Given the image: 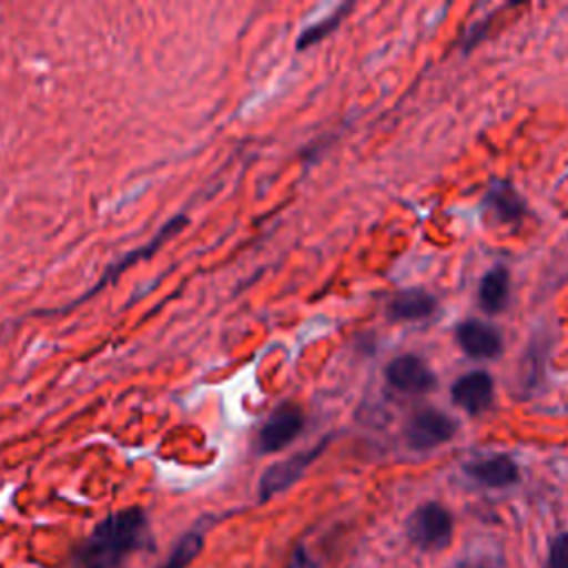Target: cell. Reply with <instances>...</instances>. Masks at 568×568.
<instances>
[{
  "instance_id": "obj_1",
  "label": "cell",
  "mask_w": 568,
  "mask_h": 568,
  "mask_svg": "<svg viewBox=\"0 0 568 568\" xmlns=\"http://www.w3.org/2000/svg\"><path fill=\"white\" fill-rule=\"evenodd\" d=\"M151 544L146 513L129 506L106 515L71 557L73 568H124L126 559Z\"/></svg>"
},
{
  "instance_id": "obj_2",
  "label": "cell",
  "mask_w": 568,
  "mask_h": 568,
  "mask_svg": "<svg viewBox=\"0 0 568 568\" xmlns=\"http://www.w3.org/2000/svg\"><path fill=\"white\" fill-rule=\"evenodd\" d=\"M406 537L422 552L444 550L453 539V515L439 501L419 504L406 519Z\"/></svg>"
},
{
  "instance_id": "obj_3",
  "label": "cell",
  "mask_w": 568,
  "mask_h": 568,
  "mask_svg": "<svg viewBox=\"0 0 568 568\" xmlns=\"http://www.w3.org/2000/svg\"><path fill=\"white\" fill-rule=\"evenodd\" d=\"M457 433V422L437 410V408H422L417 410L408 424H406V444L413 448V450H430V448H437L446 442H450Z\"/></svg>"
},
{
  "instance_id": "obj_4",
  "label": "cell",
  "mask_w": 568,
  "mask_h": 568,
  "mask_svg": "<svg viewBox=\"0 0 568 568\" xmlns=\"http://www.w3.org/2000/svg\"><path fill=\"white\" fill-rule=\"evenodd\" d=\"M304 428V413L295 404H280L260 426L255 446L260 453H277L286 448Z\"/></svg>"
},
{
  "instance_id": "obj_5",
  "label": "cell",
  "mask_w": 568,
  "mask_h": 568,
  "mask_svg": "<svg viewBox=\"0 0 568 568\" xmlns=\"http://www.w3.org/2000/svg\"><path fill=\"white\" fill-rule=\"evenodd\" d=\"M326 446V439H322L315 448L311 450H302V453H295L293 457H286L282 462H275L273 466H268L262 477H260V484H257V497L260 501H268L271 497L284 493L286 488H291L304 473L306 468L317 459V455L324 450Z\"/></svg>"
},
{
  "instance_id": "obj_6",
  "label": "cell",
  "mask_w": 568,
  "mask_h": 568,
  "mask_svg": "<svg viewBox=\"0 0 568 568\" xmlns=\"http://www.w3.org/2000/svg\"><path fill=\"white\" fill-rule=\"evenodd\" d=\"M386 382L399 390L410 395H422L435 388L437 379L424 359L417 355H399L386 366Z\"/></svg>"
},
{
  "instance_id": "obj_7",
  "label": "cell",
  "mask_w": 568,
  "mask_h": 568,
  "mask_svg": "<svg viewBox=\"0 0 568 568\" xmlns=\"http://www.w3.org/2000/svg\"><path fill=\"white\" fill-rule=\"evenodd\" d=\"M455 337L459 348L473 359H493L504 348L501 335L479 320H466L464 324H459Z\"/></svg>"
},
{
  "instance_id": "obj_8",
  "label": "cell",
  "mask_w": 568,
  "mask_h": 568,
  "mask_svg": "<svg viewBox=\"0 0 568 568\" xmlns=\"http://www.w3.org/2000/svg\"><path fill=\"white\" fill-rule=\"evenodd\" d=\"M464 473L481 486L506 488L519 481V468L510 455H488L464 464Z\"/></svg>"
},
{
  "instance_id": "obj_9",
  "label": "cell",
  "mask_w": 568,
  "mask_h": 568,
  "mask_svg": "<svg viewBox=\"0 0 568 568\" xmlns=\"http://www.w3.org/2000/svg\"><path fill=\"white\" fill-rule=\"evenodd\" d=\"M450 397L468 415H479L493 402V377L484 371H470L453 384Z\"/></svg>"
},
{
  "instance_id": "obj_10",
  "label": "cell",
  "mask_w": 568,
  "mask_h": 568,
  "mask_svg": "<svg viewBox=\"0 0 568 568\" xmlns=\"http://www.w3.org/2000/svg\"><path fill=\"white\" fill-rule=\"evenodd\" d=\"M435 306H437V300L430 293H426L422 288H410V291L395 295L388 302L386 315L393 322H415V320H424V317L433 315Z\"/></svg>"
},
{
  "instance_id": "obj_11",
  "label": "cell",
  "mask_w": 568,
  "mask_h": 568,
  "mask_svg": "<svg viewBox=\"0 0 568 568\" xmlns=\"http://www.w3.org/2000/svg\"><path fill=\"white\" fill-rule=\"evenodd\" d=\"M486 206L499 222H519L526 213L524 200L508 182H495L486 193Z\"/></svg>"
},
{
  "instance_id": "obj_12",
  "label": "cell",
  "mask_w": 568,
  "mask_h": 568,
  "mask_svg": "<svg viewBox=\"0 0 568 568\" xmlns=\"http://www.w3.org/2000/svg\"><path fill=\"white\" fill-rule=\"evenodd\" d=\"M508 284H510V280H508V271L504 266L490 268L479 282V291H477L479 306L486 313H499L508 302Z\"/></svg>"
},
{
  "instance_id": "obj_13",
  "label": "cell",
  "mask_w": 568,
  "mask_h": 568,
  "mask_svg": "<svg viewBox=\"0 0 568 568\" xmlns=\"http://www.w3.org/2000/svg\"><path fill=\"white\" fill-rule=\"evenodd\" d=\"M202 546H204V537L197 530H189L175 541L169 557L158 568H186L200 555Z\"/></svg>"
},
{
  "instance_id": "obj_14",
  "label": "cell",
  "mask_w": 568,
  "mask_h": 568,
  "mask_svg": "<svg viewBox=\"0 0 568 568\" xmlns=\"http://www.w3.org/2000/svg\"><path fill=\"white\" fill-rule=\"evenodd\" d=\"M348 9H351V4H344V7H339L335 13H331L328 18H324L322 22L306 27V29L300 33V38H297V49H306L308 44H315L317 40H322L324 36H328V33L342 22V18H344V13H346Z\"/></svg>"
},
{
  "instance_id": "obj_15",
  "label": "cell",
  "mask_w": 568,
  "mask_h": 568,
  "mask_svg": "<svg viewBox=\"0 0 568 568\" xmlns=\"http://www.w3.org/2000/svg\"><path fill=\"white\" fill-rule=\"evenodd\" d=\"M546 568H568V532H559L550 539Z\"/></svg>"
},
{
  "instance_id": "obj_16",
  "label": "cell",
  "mask_w": 568,
  "mask_h": 568,
  "mask_svg": "<svg viewBox=\"0 0 568 568\" xmlns=\"http://www.w3.org/2000/svg\"><path fill=\"white\" fill-rule=\"evenodd\" d=\"M453 568H504V561H501V557H497V555L479 552V555L459 559Z\"/></svg>"
},
{
  "instance_id": "obj_17",
  "label": "cell",
  "mask_w": 568,
  "mask_h": 568,
  "mask_svg": "<svg viewBox=\"0 0 568 568\" xmlns=\"http://www.w3.org/2000/svg\"><path fill=\"white\" fill-rule=\"evenodd\" d=\"M286 568H317V561L311 557V552L302 544H297L288 557Z\"/></svg>"
}]
</instances>
